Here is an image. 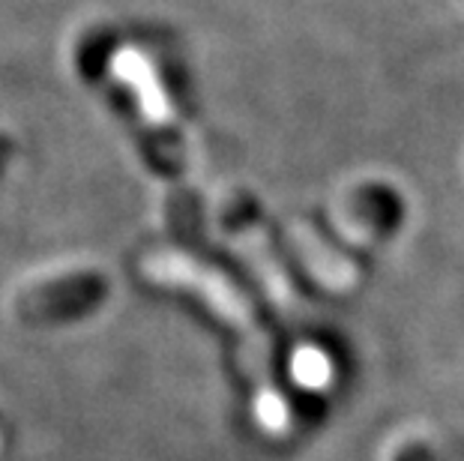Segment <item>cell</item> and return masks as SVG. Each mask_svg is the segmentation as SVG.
I'll use <instances>...</instances> for the list:
<instances>
[{"label":"cell","mask_w":464,"mask_h":461,"mask_svg":"<svg viewBox=\"0 0 464 461\" xmlns=\"http://www.w3.org/2000/svg\"><path fill=\"white\" fill-rule=\"evenodd\" d=\"M117 78L132 91V100L141 108L144 123L150 126L156 147H160V159L165 168L180 171L183 168V141L177 135V120H174V108L168 102L165 87L156 75L153 63L147 61L141 52L135 48H123L114 61Z\"/></svg>","instance_id":"obj_2"},{"label":"cell","mask_w":464,"mask_h":461,"mask_svg":"<svg viewBox=\"0 0 464 461\" xmlns=\"http://www.w3.org/2000/svg\"><path fill=\"white\" fill-rule=\"evenodd\" d=\"M144 273L156 284L195 293V297L210 306L216 318H222L228 327H234V332L240 336V354L246 362V371H249L252 387H255V417H258V423L270 431V435H288L291 408L279 392V387L273 384L270 339H266V332L261 327L258 315H255V309L249 306V300H246L219 270L204 267L201 261H195L192 255H183V252L160 249V252L147 255Z\"/></svg>","instance_id":"obj_1"},{"label":"cell","mask_w":464,"mask_h":461,"mask_svg":"<svg viewBox=\"0 0 464 461\" xmlns=\"http://www.w3.org/2000/svg\"><path fill=\"white\" fill-rule=\"evenodd\" d=\"M294 378L309 389H324L330 387V360L321 351L303 348L294 357Z\"/></svg>","instance_id":"obj_3"}]
</instances>
